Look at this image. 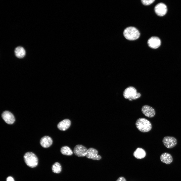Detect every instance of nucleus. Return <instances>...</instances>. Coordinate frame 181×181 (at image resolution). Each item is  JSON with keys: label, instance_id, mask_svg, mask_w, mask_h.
Instances as JSON below:
<instances>
[{"label": "nucleus", "instance_id": "obj_1", "mask_svg": "<svg viewBox=\"0 0 181 181\" xmlns=\"http://www.w3.org/2000/svg\"><path fill=\"white\" fill-rule=\"evenodd\" d=\"M123 95L125 99L132 101L140 98L141 94L138 92L135 87L130 86L125 89L123 92Z\"/></svg>", "mask_w": 181, "mask_h": 181}, {"label": "nucleus", "instance_id": "obj_2", "mask_svg": "<svg viewBox=\"0 0 181 181\" xmlns=\"http://www.w3.org/2000/svg\"><path fill=\"white\" fill-rule=\"evenodd\" d=\"M135 125L139 131L143 132L149 131L152 127L151 122L147 119L142 118L137 120L135 122Z\"/></svg>", "mask_w": 181, "mask_h": 181}, {"label": "nucleus", "instance_id": "obj_3", "mask_svg": "<svg viewBox=\"0 0 181 181\" xmlns=\"http://www.w3.org/2000/svg\"><path fill=\"white\" fill-rule=\"evenodd\" d=\"M123 34L125 38L129 40H134L138 39L140 35L139 30L135 27H129L124 30Z\"/></svg>", "mask_w": 181, "mask_h": 181}, {"label": "nucleus", "instance_id": "obj_4", "mask_svg": "<svg viewBox=\"0 0 181 181\" xmlns=\"http://www.w3.org/2000/svg\"><path fill=\"white\" fill-rule=\"evenodd\" d=\"M24 158L25 162L28 166L33 168L37 165L38 158L33 153L31 152L26 153L24 155Z\"/></svg>", "mask_w": 181, "mask_h": 181}, {"label": "nucleus", "instance_id": "obj_5", "mask_svg": "<svg viewBox=\"0 0 181 181\" xmlns=\"http://www.w3.org/2000/svg\"><path fill=\"white\" fill-rule=\"evenodd\" d=\"M162 141L164 145L168 149L173 148L176 145L177 143V140L175 137L169 136L164 137Z\"/></svg>", "mask_w": 181, "mask_h": 181}, {"label": "nucleus", "instance_id": "obj_6", "mask_svg": "<svg viewBox=\"0 0 181 181\" xmlns=\"http://www.w3.org/2000/svg\"><path fill=\"white\" fill-rule=\"evenodd\" d=\"M154 10L157 15L162 16L166 13L167 9L166 5L165 4L161 3L157 4L155 6Z\"/></svg>", "mask_w": 181, "mask_h": 181}, {"label": "nucleus", "instance_id": "obj_7", "mask_svg": "<svg viewBox=\"0 0 181 181\" xmlns=\"http://www.w3.org/2000/svg\"><path fill=\"white\" fill-rule=\"evenodd\" d=\"M141 111L143 114L149 118L153 117L156 114L154 109L152 107L147 105L143 106L142 108Z\"/></svg>", "mask_w": 181, "mask_h": 181}, {"label": "nucleus", "instance_id": "obj_8", "mask_svg": "<svg viewBox=\"0 0 181 181\" xmlns=\"http://www.w3.org/2000/svg\"><path fill=\"white\" fill-rule=\"evenodd\" d=\"M98 152L96 149L90 148L87 149L85 157L87 158L95 160H99L101 158V156L98 154Z\"/></svg>", "mask_w": 181, "mask_h": 181}, {"label": "nucleus", "instance_id": "obj_9", "mask_svg": "<svg viewBox=\"0 0 181 181\" xmlns=\"http://www.w3.org/2000/svg\"><path fill=\"white\" fill-rule=\"evenodd\" d=\"M87 149L84 146L78 145L74 147L73 152L75 154L79 157L85 156Z\"/></svg>", "mask_w": 181, "mask_h": 181}, {"label": "nucleus", "instance_id": "obj_10", "mask_svg": "<svg viewBox=\"0 0 181 181\" xmlns=\"http://www.w3.org/2000/svg\"><path fill=\"white\" fill-rule=\"evenodd\" d=\"M2 117L5 122L9 124H12L15 121V118L13 115L7 111H5L3 112Z\"/></svg>", "mask_w": 181, "mask_h": 181}, {"label": "nucleus", "instance_id": "obj_11", "mask_svg": "<svg viewBox=\"0 0 181 181\" xmlns=\"http://www.w3.org/2000/svg\"><path fill=\"white\" fill-rule=\"evenodd\" d=\"M147 43L150 48L153 49H156L160 46L161 42L159 37L156 36H152L148 40Z\"/></svg>", "mask_w": 181, "mask_h": 181}, {"label": "nucleus", "instance_id": "obj_12", "mask_svg": "<svg viewBox=\"0 0 181 181\" xmlns=\"http://www.w3.org/2000/svg\"><path fill=\"white\" fill-rule=\"evenodd\" d=\"M160 158L162 162L167 164H170L173 160L171 155L167 152H165L162 154L160 156Z\"/></svg>", "mask_w": 181, "mask_h": 181}, {"label": "nucleus", "instance_id": "obj_13", "mask_svg": "<svg viewBox=\"0 0 181 181\" xmlns=\"http://www.w3.org/2000/svg\"><path fill=\"white\" fill-rule=\"evenodd\" d=\"M53 141L50 137L46 136L42 137L40 140V143L43 147L46 148L50 147L52 144Z\"/></svg>", "mask_w": 181, "mask_h": 181}, {"label": "nucleus", "instance_id": "obj_14", "mask_svg": "<svg viewBox=\"0 0 181 181\" xmlns=\"http://www.w3.org/2000/svg\"><path fill=\"white\" fill-rule=\"evenodd\" d=\"M70 121L68 119H65L59 122L57 125L58 128L60 130L65 131L68 129L70 126Z\"/></svg>", "mask_w": 181, "mask_h": 181}, {"label": "nucleus", "instance_id": "obj_15", "mask_svg": "<svg viewBox=\"0 0 181 181\" xmlns=\"http://www.w3.org/2000/svg\"><path fill=\"white\" fill-rule=\"evenodd\" d=\"M15 56L19 58H23L26 55V51L24 48L21 46L17 47L14 50Z\"/></svg>", "mask_w": 181, "mask_h": 181}, {"label": "nucleus", "instance_id": "obj_16", "mask_svg": "<svg viewBox=\"0 0 181 181\" xmlns=\"http://www.w3.org/2000/svg\"><path fill=\"white\" fill-rule=\"evenodd\" d=\"M133 155L138 159H141L145 156L146 152L143 149L139 148H137L134 152Z\"/></svg>", "mask_w": 181, "mask_h": 181}, {"label": "nucleus", "instance_id": "obj_17", "mask_svg": "<svg viewBox=\"0 0 181 181\" xmlns=\"http://www.w3.org/2000/svg\"><path fill=\"white\" fill-rule=\"evenodd\" d=\"M60 151L62 154L70 156L73 153L70 148L66 146L62 147L61 148Z\"/></svg>", "mask_w": 181, "mask_h": 181}, {"label": "nucleus", "instance_id": "obj_18", "mask_svg": "<svg viewBox=\"0 0 181 181\" xmlns=\"http://www.w3.org/2000/svg\"><path fill=\"white\" fill-rule=\"evenodd\" d=\"M52 170L54 173H60L62 170V167L60 164L58 162H55L52 166Z\"/></svg>", "mask_w": 181, "mask_h": 181}, {"label": "nucleus", "instance_id": "obj_19", "mask_svg": "<svg viewBox=\"0 0 181 181\" xmlns=\"http://www.w3.org/2000/svg\"><path fill=\"white\" fill-rule=\"evenodd\" d=\"M141 2L144 5H148L152 3L155 0H142Z\"/></svg>", "mask_w": 181, "mask_h": 181}, {"label": "nucleus", "instance_id": "obj_20", "mask_svg": "<svg viewBox=\"0 0 181 181\" xmlns=\"http://www.w3.org/2000/svg\"><path fill=\"white\" fill-rule=\"evenodd\" d=\"M116 181H126L125 178L123 177H119Z\"/></svg>", "mask_w": 181, "mask_h": 181}, {"label": "nucleus", "instance_id": "obj_21", "mask_svg": "<svg viewBox=\"0 0 181 181\" xmlns=\"http://www.w3.org/2000/svg\"><path fill=\"white\" fill-rule=\"evenodd\" d=\"M6 181H14V178L11 176H9L7 178Z\"/></svg>", "mask_w": 181, "mask_h": 181}]
</instances>
